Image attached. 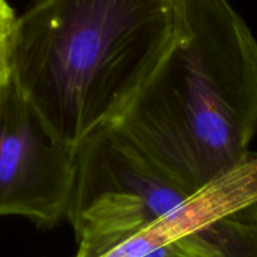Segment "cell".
<instances>
[{"label": "cell", "mask_w": 257, "mask_h": 257, "mask_svg": "<svg viewBox=\"0 0 257 257\" xmlns=\"http://www.w3.org/2000/svg\"><path fill=\"white\" fill-rule=\"evenodd\" d=\"M192 193L115 123L97 128L75 147L65 216L77 238L74 257L102 256Z\"/></svg>", "instance_id": "3957f363"}, {"label": "cell", "mask_w": 257, "mask_h": 257, "mask_svg": "<svg viewBox=\"0 0 257 257\" xmlns=\"http://www.w3.org/2000/svg\"><path fill=\"white\" fill-rule=\"evenodd\" d=\"M74 163L75 147L12 84L0 102V217L20 216L44 228L64 220Z\"/></svg>", "instance_id": "277c9868"}, {"label": "cell", "mask_w": 257, "mask_h": 257, "mask_svg": "<svg viewBox=\"0 0 257 257\" xmlns=\"http://www.w3.org/2000/svg\"><path fill=\"white\" fill-rule=\"evenodd\" d=\"M17 14L8 0H0V102L13 84V45Z\"/></svg>", "instance_id": "8992f818"}, {"label": "cell", "mask_w": 257, "mask_h": 257, "mask_svg": "<svg viewBox=\"0 0 257 257\" xmlns=\"http://www.w3.org/2000/svg\"><path fill=\"white\" fill-rule=\"evenodd\" d=\"M177 32L115 124L196 192L251 153L257 39L228 0H177Z\"/></svg>", "instance_id": "6da1fadb"}, {"label": "cell", "mask_w": 257, "mask_h": 257, "mask_svg": "<svg viewBox=\"0 0 257 257\" xmlns=\"http://www.w3.org/2000/svg\"><path fill=\"white\" fill-rule=\"evenodd\" d=\"M212 257H257V201L196 231Z\"/></svg>", "instance_id": "5b68a950"}, {"label": "cell", "mask_w": 257, "mask_h": 257, "mask_svg": "<svg viewBox=\"0 0 257 257\" xmlns=\"http://www.w3.org/2000/svg\"><path fill=\"white\" fill-rule=\"evenodd\" d=\"M177 22V0H33L17 19L13 84L77 147L124 113L172 45Z\"/></svg>", "instance_id": "7a4b0ae2"}]
</instances>
